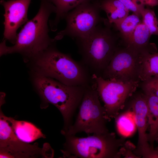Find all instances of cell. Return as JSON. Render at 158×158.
<instances>
[{
	"label": "cell",
	"mask_w": 158,
	"mask_h": 158,
	"mask_svg": "<svg viewBox=\"0 0 158 158\" xmlns=\"http://www.w3.org/2000/svg\"><path fill=\"white\" fill-rule=\"evenodd\" d=\"M151 35L150 31L142 21L136 28L133 33L125 41H121L124 45L142 52L154 53L157 52L155 44L149 42Z\"/></svg>",
	"instance_id": "13"
},
{
	"label": "cell",
	"mask_w": 158,
	"mask_h": 158,
	"mask_svg": "<svg viewBox=\"0 0 158 158\" xmlns=\"http://www.w3.org/2000/svg\"><path fill=\"white\" fill-rule=\"evenodd\" d=\"M116 118L117 130L120 134L127 137L134 133L137 127L132 111H127L117 116Z\"/></svg>",
	"instance_id": "18"
},
{
	"label": "cell",
	"mask_w": 158,
	"mask_h": 158,
	"mask_svg": "<svg viewBox=\"0 0 158 158\" xmlns=\"http://www.w3.org/2000/svg\"><path fill=\"white\" fill-rule=\"evenodd\" d=\"M144 94L148 106L147 120L149 131L147 133V139L151 147L154 148V142H158V97Z\"/></svg>",
	"instance_id": "15"
},
{
	"label": "cell",
	"mask_w": 158,
	"mask_h": 158,
	"mask_svg": "<svg viewBox=\"0 0 158 158\" xmlns=\"http://www.w3.org/2000/svg\"><path fill=\"white\" fill-rule=\"evenodd\" d=\"M142 22V18L133 13L128 15L120 23L114 24L119 31L122 41L127 40L137 26Z\"/></svg>",
	"instance_id": "20"
},
{
	"label": "cell",
	"mask_w": 158,
	"mask_h": 158,
	"mask_svg": "<svg viewBox=\"0 0 158 158\" xmlns=\"http://www.w3.org/2000/svg\"><path fill=\"white\" fill-rule=\"evenodd\" d=\"M55 8V17L53 20H49L51 30H57L60 21L64 19L67 13L85 0H47Z\"/></svg>",
	"instance_id": "17"
},
{
	"label": "cell",
	"mask_w": 158,
	"mask_h": 158,
	"mask_svg": "<svg viewBox=\"0 0 158 158\" xmlns=\"http://www.w3.org/2000/svg\"><path fill=\"white\" fill-rule=\"evenodd\" d=\"M0 112V144L18 139L7 117L4 115L1 109Z\"/></svg>",
	"instance_id": "21"
},
{
	"label": "cell",
	"mask_w": 158,
	"mask_h": 158,
	"mask_svg": "<svg viewBox=\"0 0 158 158\" xmlns=\"http://www.w3.org/2000/svg\"><path fill=\"white\" fill-rule=\"evenodd\" d=\"M35 73L72 86H87L92 83V75L81 61L62 53L54 45L33 60Z\"/></svg>",
	"instance_id": "3"
},
{
	"label": "cell",
	"mask_w": 158,
	"mask_h": 158,
	"mask_svg": "<svg viewBox=\"0 0 158 158\" xmlns=\"http://www.w3.org/2000/svg\"><path fill=\"white\" fill-rule=\"evenodd\" d=\"M141 82V87L144 94L158 97V75L151 76Z\"/></svg>",
	"instance_id": "23"
},
{
	"label": "cell",
	"mask_w": 158,
	"mask_h": 158,
	"mask_svg": "<svg viewBox=\"0 0 158 158\" xmlns=\"http://www.w3.org/2000/svg\"><path fill=\"white\" fill-rule=\"evenodd\" d=\"M101 8L106 13L109 22L114 24L120 23L129 15V11L118 0H102Z\"/></svg>",
	"instance_id": "16"
},
{
	"label": "cell",
	"mask_w": 158,
	"mask_h": 158,
	"mask_svg": "<svg viewBox=\"0 0 158 158\" xmlns=\"http://www.w3.org/2000/svg\"><path fill=\"white\" fill-rule=\"evenodd\" d=\"M65 138L61 150L64 158H120L125 139L117 138L114 133L93 134L79 137L61 132Z\"/></svg>",
	"instance_id": "4"
},
{
	"label": "cell",
	"mask_w": 158,
	"mask_h": 158,
	"mask_svg": "<svg viewBox=\"0 0 158 158\" xmlns=\"http://www.w3.org/2000/svg\"><path fill=\"white\" fill-rule=\"evenodd\" d=\"M129 11L141 17V13L145 5L138 4L136 0H118ZM142 18V17H141Z\"/></svg>",
	"instance_id": "24"
},
{
	"label": "cell",
	"mask_w": 158,
	"mask_h": 158,
	"mask_svg": "<svg viewBox=\"0 0 158 158\" xmlns=\"http://www.w3.org/2000/svg\"><path fill=\"white\" fill-rule=\"evenodd\" d=\"M35 74L34 83L39 94L46 102L54 105L60 111L64 122L61 130L67 131L72 124L73 115L87 86L68 85L52 78Z\"/></svg>",
	"instance_id": "5"
},
{
	"label": "cell",
	"mask_w": 158,
	"mask_h": 158,
	"mask_svg": "<svg viewBox=\"0 0 158 158\" xmlns=\"http://www.w3.org/2000/svg\"><path fill=\"white\" fill-rule=\"evenodd\" d=\"M7 117L15 134L21 140L29 143L41 138H45L41 130L32 123Z\"/></svg>",
	"instance_id": "14"
},
{
	"label": "cell",
	"mask_w": 158,
	"mask_h": 158,
	"mask_svg": "<svg viewBox=\"0 0 158 158\" xmlns=\"http://www.w3.org/2000/svg\"><path fill=\"white\" fill-rule=\"evenodd\" d=\"M92 83L104 103L106 117L108 121L116 118L124 107L126 100L139 86L140 81L124 83L114 79H105L92 75Z\"/></svg>",
	"instance_id": "8"
},
{
	"label": "cell",
	"mask_w": 158,
	"mask_h": 158,
	"mask_svg": "<svg viewBox=\"0 0 158 158\" xmlns=\"http://www.w3.org/2000/svg\"><path fill=\"white\" fill-rule=\"evenodd\" d=\"M147 52H142L120 42L101 77L124 83L140 81L142 60Z\"/></svg>",
	"instance_id": "9"
},
{
	"label": "cell",
	"mask_w": 158,
	"mask_h": 158,
	"mask_svg": "<svg viewBox=\"0 0 158 158\" xmlns=\"http://www.w3.org/2000/svg\"><path fill=\"white\" fill-rule=\"evenodd\" d=\"M97 92L92 83L87 86L80 104L79 110L75 123L67 131H61L75 135L83 132L90 134H102L109 131L106 126L105 109L101 104Z\"/></svg>",
	"instance_id": "6"
},
{
	"label": "cell",
	"mask_w": 158,
	"mask_h": 158,
	"mask_svg": "<svg viewBox=\"0 0 158 158\" xmlns=\"http://www.w3.org/2000/svg\"><path fill=\"white\" fill-rule=\"evenodd\" d=\"M19 139L0 144V158H52L54 151L47 143L42 148L37 143L32 145Z\"/></svg>",
	"instance_id": "12"
},
{
	"label": "cell",
	"mask_w": 158,
	"mask_h": 158,
	"mask_svg": "<svg viewBox=\"0 0 158 158\" xmlns=\"http://www.w3.org/2000/svg\"><path fill=\"white\" fill-rule=\"evenodd\" d=\"M121 38L114 23L103 18L87 36L75 40L81 62L91 75L101 76L110 62Z\"/></svg>",
	"instance_id": "2"
},
{
	"label": "cell",
	"mask_w": 158,
	"mask_h": 158,
	"mask_svg": "<svg viewBox=\"0 0 158 158\" xmlns=\"http://www.w3.org/2000/svg\"><path fill=\"white\" fill-rule=\"evenodd\" d=\"M102 0H85L69 12L64 18L66 28L54 39L58 40L67 36L76 40L88 35L103 18L100 16Z\"/></svg>",
	"instance_id": "7"
},
{
	"label": "cell",
	"mask_w": 158,
	"mask_h": 158,
	"mask_svg": "<svg viewBox=\"0 0 158 158\" xmlns=\"http://www.w3.org/2000/svg\"><path fill=\"white\" fill-rule=\"evenodd\" d=\"M157 150V151H158V149H156V150Z\"/></svg>",
	"instance_id": "28"
},
{
	"label": "cell",
	"mask_w": 158,
	"mask_h": 158,
	"mask_svg": "<svg viewBox=\"0 0 158 158\" xmlns=\"http://www.w3.org/2000/svg\"><path fill=\"white\" fill-rule=\"evenodd\" d=\"M154 149L155 150L158 149V146L157 147H156V148H155Z\"/></svg>",
	"instance_id": "27"
},
{
	"label": "cell",
	"mask_w": 158,
	"mask_h": 158,
	"mask_svg": "<svg viewBox=\"0 0 158 158\" xmlns=\"http://www.w3.org/2000/svg\"><path fill=\"white\" fill-rule=\"evenodd\" d=\"M39 10L35 16L29 20L18 34L16 41L12 46H7L3 39L0 44V56L19 53L25 59L34 60L51 47L56 40L49 34V18L55 12L54 6L47 0H40Z\"/></svg>",
	"instance_id": "1"
},
{
	"label": "cell",
	"mask_w": 158,
	"mask_h": 158,
	"mask_svg": "<svg viewBox=\"0 0 158 158\" xmlns=\"http://www.w3.org/2000/svg\"><path fill=\"white\" fill-rule=\"evenodd\" d=\"M145 6L152 7L158 5V0H136Z\"/></svg>",
	"instance_id": "26"
},
{
	"label": "cell",
	"mask_w": 158,
	"mask_h": 158,
	"mask_svg": "<svg viewBox=\"0 0 158 158\" xmlns=\"http://www.w3.org/2000/svg\"><path fill=\"white\" fill-rule=\"evenodd\" d=\"M31 0H0L4 9V39L14 44L18 29L29 20L28 8Z\"/></svg>",
	"instance_id": "11"
},
{
	"label": "cell",
	"mask_w": 158,
	"mask_h": 158,
	"mask_svg": "<svg viewBox=\"0 0 158 158\" xmlns=\"http://www.w3.org/2000/svg\"><path fill=\"white\" fill-rule=\"evenodd\" d=\"M158 75V51L147 53L143 57L139 76L140 82L151 76Z\"/></svg>",
	"instance_id": "19"
},
{
	"label": "cell",
	"mask_w": 158,
	"mask_h": 158,
	"mask_svg": "<svg viewBox=\"0 0 158 158\" xmlns=\"http://www.w3.org/2000/svg\"><path fill=\"white\" fill-rule=\"evenodd\" d=\"M131 105L138 132V144L134 153L144 158H158V151L151 147L147 139L148 106L144 93L136 96Z\"/></svg>",
	"instance_id": "10"
},
{
	"label": "cell",
	"mask_w": 158,
	"mask_h": 158,
	"mask_svg": "<svg viewBox=\"0 0 158 158\" xmlns=\"http://www.w3.org/2000/svg\"><path fill=\"white\" fill-rule=\"evenodd\" d=\"M135 147L131 142L128 141L126 142L121 149V155L126 158L140 157H140L135 155L133 152Z\"/></svg>",
	"instance_id": "25"
},
{
	"label": "cell",
	"mask_w": 158,
	"mask_h": 158,
	"mask_svg": "<svg viewBox=\"0 0 158 158\" xmlns=\"http://www.w3.org/2000/svg\"><path fill=\"white\" fill-rule=\"evenodd\" d=\"M142 21L146 25L151 35L158 36V20L153 10L145 8L141 13Z\"/></svg>",
	"instance_id": "22"
}]
</instances>
